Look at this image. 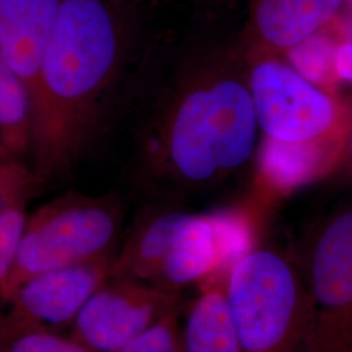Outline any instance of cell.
Instances as JSON below:
<instances>
[{
    "label": "cell",
    "mask_w": 352,
    "mask_h": 352,
    "mask_svg": "<svg viewBox=\"0 0 352 352\" xmlns=\"http://www.w3.org/2000/svg\"><path fill=\"white\" fill-rule=\"evenodd\" d=\"M0 133L8 153L24 160L32 151L33 109L30 93L0 51Z\"/></svg>",
    "instance_id": "obj_15"
},
{
    "label": "cell",
    "mask_w": 352,
    "mask_h": 352,
    "mask_svg": "<svg viewBox=\"0 0 352 352\" xmlns=\"http://www.w3.org/2000/svg\"><path fill=\"white\" fill-rule=\"evenodd\" d=\"M245 45V43H244ZM248 80L265 139L292 145H344L352 113L273 51L248 47Z\"/></svg>",
    "instance_id": "obj_5"
},
{
    "label": "cell",
    "mask_w": 352,
    "mask_h": 352,
    "mask_svg": "<svg viewBox=\"0 0 352 352\" xmlns=\"http://www.w3.org/2000/svg\"><path fill=\"white\" fill-rule=\"evenodd\" d=\"M37 184V175L24 160L11 155L0 157V217L25 206Z\"/></svg>",
    "instance_id": "obj_17"
},
{
    "label": "cell",
    "mask_w": 352,
    "mask_h": 352,
    "mask_svg": "<svg viewBox=\"0 0 352 352\" xmlns=\"http://www.w3.org/2000/svg\"><path fill=\"white\" fill-rule=\"evenodd\" d=\"M340 168V173L343 175L349 176L352 179V123L349 132L346 135V140H344V145H343V151H342V155H340V162L337 164L334 173Z\"/></svg>",
    "instance_id": "obj_24"
},
{
    "label": "cell",
    "mask_w": 352,
    "mask_h": 352,
    "mask_svg": "<svg viewBox=\"0 0 352 352\" xmlns=\"http://www.w3.org/2000/svg\"><path fill=\"white\" fill-rule=\"evenodd\" d=\"M333 71L337 84L347 82L352 85V38L350 37L349 29H344L336 45Z\"/></svg>",
    "instance_id": "obj_22"
},
{
    "label": "cell",
    "mask_w": 352,
    "mask_h": 352,
    "mask_svg": "<svg viewBox=\"0 0 352 352\" xmlns=\"http://www.w3.org/2000/svg\"><path fill=\"white\" fill-rule=\"evenodd\" d=\"M136 36L109 0H64L32 96L30 155L39 183L67 174L88 149Z\"/></svg>",
    "instance_id": "obj_2"
},
{
    "label": "cell",
    "mask_w": 352,
    "mask_h": 352,
    "mask_svg": "<svg viewBox=\"0 0 352 352\" xmlns=\"http://www.w3.org/2000/svg\"><path fill=\"white\" fill-rule=\"evenodd\" d=\"M26 217L25 206L0 217V299L12 276Z\"/></svg>",
    "instance_id": "obj_18"
},
{
    "label": "cell",
    "mask_w": 352,
    "mask_h": 352,
    "mask_svg": "<svg viewBox=\"0 0 352 352\" xmlns=\"http://www.w3.org/2000/svg\"><path fill=\"white\" fill-rule=\"evenodd\" d=\"M182 352H243L223 289L214 283L192 302L182 327Z\"/></svg>",
    "instance_id": "obj_14"
},
{
    "label": "cell",
    "mask_w": 352,
    "mask_h": 352,
    "mask_svg": "<svg viewBox=\"0 0 352 352\" xmlns=\"http://www.w3.org/2000/svg\"><path fill=\"white\" fill-rule=\"evenodd\" d=\"M187 214L179 208L164 206L141 215L115 253L110 274L155 285L176 230Z\"/></svg>",
    "instance_id": "obj_12"
},
{
    "label": "cell",
    "mask_w": 352,
    "mask_h": 352,
    "mask_svg": "<svg viewBox=\"0 0 352 352\" xmlns=\"http://www.w3.org/2000/svg\"><path fill=\"white\" fill-rule=\"evenodd\" d=\"M346 28L337 19L305 39L299 46L285 52L289 64L307 80L336 96L337 80L333 71L336 45Z\"/></svg>",
    "instance_id": "obj_16"
},
{
    "label": "cell",
    "mask_w": 352,
    "mask_h": 352,
    "mask_svg": "<svg viewBox=\"0 0 352 352\" xmlns=\"http://www.w3.org/2000/svg\"><path fill=\"white\" fill-rule=\"evenodd\" d=\"M118 13L133 29L139 30L146 17L151 1L149 0H109Z\"/></svg>",
    "instance_id": "obj_23"
},
{
    "label": "cell",
    "mask_w": 352,
    "mask_h": 352,
    "mask_svg": "<svg viewBox=\"0 0 352 352\" xmlns=\"http://www.w3.org/2000/svg\"><path fill=\"white\" fill-rule=\"evenodd\" d=\"M298 265L307 318L296 352H352V205L316 230Z\"/></svg>",
    "instance_id": "obj_6"
},
{
    "label": "cell",
    "mask_w": 352,
    "mask_h": 352,
    "mask_svg": "<svg viewBox=\"0 0 352 352\" xmlns=\"http://www.w3.org/2000/svg\"><path fill=\"white\" fill-rule=\"evenodd\" d=\"M343 0H248L243 42L283 54L333 23Z\"/></svg>",
    "instance_id": "obj_9"
},
{
    "label": "cell",
    "mask_w": 352,
    "mask_h": 352,
    "mask_svg": "<svg viewBox=\"0 0 352 352\" xmlns=\"http://www.w3.org/2000/svg\"><path fill=\"white\" fill-rule=\"evenodd\" d=\"M120 352H182L179 311L164 317Z\"/></svg>",
    "instance_id": "obj_20"
},
{
    "label": "cell",
    "mask_w": 352,
    "mask_h": 352,
    "mask_svg": "<svg viewBox=\"0 0 352 352\" xmlns=\"http://www.w3.org/2000/svg\"><path fill=\"white\" fill-rule=\"evenodd\" d=\"M175 311L177 294L110 274L82 307L69 334L91 351L120 352Z\"/></svg>",
    "instance_id": "obj_7"
},
{
    "label": "cell",
    "mask_w": 352,
    "mask_h": 352,
    "mask_svg": "<svg viewBox=\"0 0 352 352\" xmlns=\"http://www.w3.org/2000/svg\"><path fill=\"white\" fill-rule=\"evenodd\" d=\"M122 223V202L113 192L90 196L69 190L45 204L26 217L1 300L21 282L43 272L113 257Z\"/></svg>",
    "instance_id": "obj_4"
},
{
    "label": "cell",
    "mask_w": 352,
    "mask_h": 352,
    "mask_svg": "<svg viewBox=\"0 0 352 352\" xmlns=\"http://www.w3.org/2000/svg\"><path fill=\"white\" fill-rule=\"evenodd\" d=\"M6 155H11V154L7 151V148L4 145V141H3V138H1V133H0V157H6Z\"/></svg>",
    "instance_id": "obj_25"
},
{
    "label": "cell",
    "mask_w": 352,
    "mask_h": 352,
    "mask_svg": "<svg viewBox=\"0 0 352 352\" xmlns=\"http://www.w3.org/2000/svg\"><path fill=\"white\" fill-rule=\"evenodd\" d=\"M199 21L213 23L232 12L244 0H186Z\"/></svg>",
    "instance_id": "obj_21"
},
{
    "label": "cell",
    "mask_w": 352,
    "mask_h": 352,
    "mask_svg": "<svg viewBox=\"0 0 352 352\" xmlns=\"http://www.w3.org/2000/svg\"><path fill=\"white\" fill-rule=\"evenodd\" d=\"M260 133L243 41L192 45L176 56L140 131V164L167 187L200 192L251 170Z\"/></svg>",
    "instance_id": "obj_1"
},
{
    "label": "cell",
    "mask_w": 352,
    "mask_h": 352,
    "mask_svg": "<svg viewBox=\"0 0 352 352\" xmlns=\"http://www.w3.org/2000/svg\"><path fill=\"white\" fill-rule=\"evenodd\" d=\"M64 0H0V51L30 98Z\"/></svg>",
    "instance_id": "obj_11"
},
{
    "label": "cell",
    "mask_w": 352,
    "mask_h": 352,
    "mask_svg": "<svg viewBox=\"0 0 352 352\" xmlns=\"http://www.w3.org/2000/svg\"><path fill=\"white\" fill-rule=\"evenodd\" d=\"M223 294L241 351L296 352L307 294L294 260L270 248H252L228 270Z\"/></svg>",
    "instance_id": "obj_3"
},
{
    "label": "cell",
    "mask_w": 352,
    "mask_h": 352,
    "mask_svg": "<svg viewBox=\"0 0 352 352\" xmlns=\"http://www.w3.org/2000/svg\"><path fill=\"white\" fill-rule=\"evenodd\" d=\"M113 260L54 269L21 282L4 299L8 312L0 317V346L28 331L72 327L89 298L110 276Z\"/></svg>",
    "instance_id": "obj_8"
},
{
    "label": "cell",
    "mask_w": 352,
    "mask_h": 352,
    "mask_svg": "<svg viewBox=\"0 0 352 352\" xmlns=\"http://www.w3.org/2000/svg\"><path fill=\"white\" fill-rule=\"evenodd\" d=\"M347 29H349V33H350V37L352 38V21H351V24H350V26H349V28H347Z\"/></svg>",
    "instance_id": "obj_26"
},
{
    "label": "cell",
    "mask_w": 352,
    "mask_h": 352,
    "mask_svg": "<svg viewBox=\"0 0 352 352\" xmlns=\"http://www.w3.org/2000/svg\"><path fill=\"white\" fill-rule=\"evenodd\" d=\"M342 151V145H292L265 139L258 151L263 180L278 192L300 187L334 173Z\"/></svg>",
    "instance_id": "obj_13"
},
{
    "label": "cell",
    "mask_w": 352,
    "mask_h": 352,
    "mask_svg": "<svg viewBox=\"0 0 352 352\" xmlns=\"http://www.w3.org/2000/svg\"><path fill=\"white\" fill-rule=\"evenodd\" d=\"M0 344H1V324H0Z\"/></svg>",
    "instance_id": "obj_27"
},
{
    "label": "cell",
    "mask_w": 352,
    "mask_h": 352,
    "mask_svg": "<svg viewBox=\"0 0 352 352\" xmlns=\"http://www.w3.org/2000/svg\"><path fill=\"white\" fill-rule=\"evenodd\" d=\"M225 231L219 214H187L176 230L155 286L174 292L215 274L228 273Z\"/></svg>",
    "instance_id": "obj_10"
},
{
    "label": "cell",
    "mask_w": 352,
    "mask_h": 352,
    "mask_svg": "<svg viewBox=\"0 0 352 352\" xmlns=\"http://www.w3.org/2000/svg\"><path fill=\"white\" fill-rule=\"evenodd\" d=\"M0 352H94L71 334L38 330L14 337L3 346Z\"/></svg>",
    "instance_id": "obj_19"
},
{
    "label": "cell",
    "mask_w": 352,
    "mask_h": 352,
    "mask_svg": "<svg viewBox=\"0 0 352 352\" xmlns=\"http://www.w3.org/2000/svg\"><path fill=\"white\" fill-rule=\"evenodd\" d=\"M344 1V0H343ZM347 1H350V3H352V0H347Z\"/></svg>",
    "instance_id": "obj_28"
}]
</instances>
